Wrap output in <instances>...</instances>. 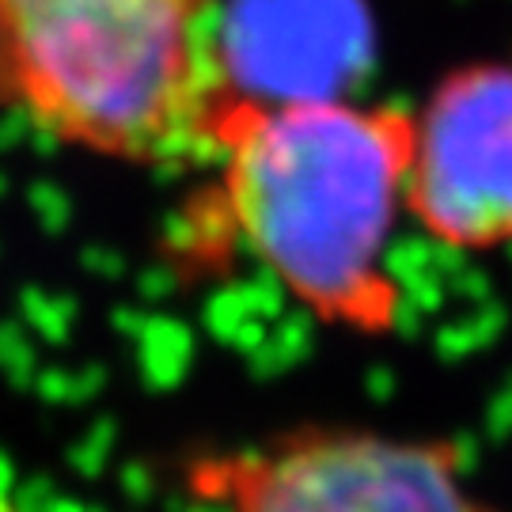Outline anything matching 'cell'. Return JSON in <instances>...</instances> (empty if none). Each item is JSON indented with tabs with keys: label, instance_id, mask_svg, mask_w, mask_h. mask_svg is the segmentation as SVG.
Listing matches in <instances>:
<instances>
[{
	"label": "cell",
	"instance_id": "cell-3",
	"mask_svg": "<svg viewBox=\"0 0 512 512\" xmlns=\"http://www.w3.org/2000/svg\"><path fill=\"white\" fill-rule=\"evenodd\" d=\"M183 486L217 512H505L463 482L448 440L323 425L190 456Z\"/></svg>",
	"mask_w": 512,
	"mask_h": 512
},
{
	"label": "cell",
	"instance_id": "cell-2",
	"mask_svg": "<svg viewBox=\"0 0 512 512\" xmlns=\"http://www.w3.org/2000/svg\"><path fill=\"white\" fill-rule=\"evenodd\" d=\"M220 0H0V103L126 164L209 152Z\"/></svg>",
	"mask_w": 512,
	"mask_h": 512
},
{
	"label": "cell",
	"instance_id": "cell-5",
	"mask_svg": "<svg viewBox=\"0 0 512 512\" xmlns=\"http://www.w3.org/2000/svg\"><path fill=\"white\" fill-rule=\"evenodd\" d=\"M361 46L357 0H239L224 31L209 27L217 114L243 103L342 99Z\"/></svg>",
	"mask_w": 512,
	"mask_h": 512
},
{
	"label": "cell",
	"instance_id": "cell-6",
	"mask_svg": "<svg viewBox=\"0 0 512 512\" xmlns=\"http://www.w3.org/2000/svg\"><path fill=\"white\" fill-rule=\"evenodd\" d=\"M0 512H12V509H8V505H4V501H0Z\"/></svg>",
	"mask_w": 512,
	"mask_h": 512
},
{
	"label": "cell",
	"instance_id": "cell-4",
	"mask_svg": "<svg viewBox=\"0 0 512 512\" xmlns=\"http://www.w3.org/2000/svg\"><path fill=\"white\" fill-rule=\"evenodd\" d=\"M403 205L444 247L512 243V61L463 65L425 99Z\"/></svg>",
	"mask_w": 512,
	"mask_h": 512
},
{
	"label": "cell",
	"instance_id": "cell-1",
	"mask_svg": "<svg viewBox=\"0 0 512 512\" xmlns=\"http://www.w3.org/2000/svg\"><path fill=\"white\" fill-rule=\"evenodd\" d=\"M414 114L349 99L243 103L217 114V213L243 247L330 327L387 334L399 285L387 239L406 213Z\"/></svg>",
	"mask_w": 512,
	"mask_h": 512
}]
</instances>
